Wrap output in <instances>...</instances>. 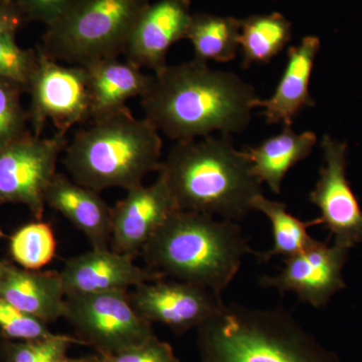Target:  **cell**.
<instances>
[{
  "label": "cell",
  "mask_w": 362,
  "mask_h": 362,
  "mask_svg": "<svg viewBox=\"0 0 362 362\" xmlns=\"http://www.w3.org/2000/svg\"><path fill=\"white\" fill-rule=\"evenodd\" d=\"M98 362H180L168 342L162 341L156 335L138 346L115 354H98Z\"/></svg>",
  "instance_id": "29"
},
{
  "label": "cell",
  "mask_w": 362,
  "mask_h": 362,
  "mask_svg": "<svg viewBox=\"0 0 362 362\" xmlns=\"http://www.w3.org/2000/svg\"><path fill=\"white\" fill-rule=\"evenodd\" d=\"M158 173L177 211L235 223L246 218L252 199L263 194L246 152L233 146L230 135L176 142Z\"/></svg>",
  "instance_id": "2"
},
{
  "label": "cell",
  "mask_w": 362,
  "mask_h": 362,
  "mask_svg": "<svg viewBox=\"0 0 362 362\" xmlns=\"http://www.w3.org/2000/svg\"><path fill=\"white\" fill-rule=\"evenodd\" d=\"M316 143L315 133H296L291 126L257 146L247 147L245 152L251 161L252 175L279 194L288 171L310 156Z\"/></svg>",
  "instance_id": "20"
},
{
  "label": "cell",
  "mask_w": 362,
  "mask_h": 362,
  "mask_svg": "<svg viewBox=\"0 0 362 362\" xmlns=\"http://www.w3.org/2000/svg\"><path fill=\"white\" fill-rule=\"evenodd\" d=\"M0 299L47 324L64 318L66 294L59 272L26 270L1 261Z\"/></svg>",
  "instance_id": "18"
},
{
  "label": "cell",
  "mask_w": 362,
  "mask_h": 362,
  "mask_svg": "<svg viewBox=\"0 0 362 362\" xmlns=\"http://www.w3.org/2000/svg\"><path fill=\"white\" fill-rule=\"evenodd\" d=\"M129 298L145 320L163 324L178 335L197 329L223 305L221 295L211 290L165 278L136 286Z\"/></svg>",
  "instance_id": "12"
},
{
  "label": "cell",
  "mask_w": 362,
  "mask_h": 362,
  "mask_svg": "<svg viewBox=\"0 0 362 362\" xmlns=\"http://www.w3.org/2000/svg\"><path fill=\"white\" fill-rule=\"evenodd\" d=\"M64 318L75 337L101 356L138 346L156 335L131 303L129 291L66 295Z\"/></svg>",
  "instance_id": "7"
},
{
  "label": "cell",
  "mask_w": 362,
  "mask_h": 362,
  "mask_svg": "<svg viewBox=\"0 0 362 362\" xmlns=\"http://www.w3.org/2000/svg\"><path fill=\"white\" fill-rule=\"evenodd\" d=\"M192 16L190 0H158L149 4L131 33L124 52L126 61L153 74L163 70L168 49L187 39Z\"/></svg>",
  "instance_id": "14"
},
{
  "label": "cell",
  "mask_w": 362,
  "mask_h": 362,
  "mask_svg": "<svg viewBox=\"0 0 362 362\" xmlns=\"http://www.w3.org/2000/svg\"><path fill=\"white\" fill-rule=\"evenodd\" d=\"M75 0H13L25 23L37 21L52 25L68 11Z\"/></svg>",
  "instance_id": "30"
},
{
  "label": "cell",
  "mask_w": 362,
  "mask_h": 362,
  "mask_svg": "<svg viewBox=\"0 0 362 362\" xmlns=\"http://www.w3.org/2000/svg\"><path fill=\"white\" fill-rule=\"evenodd\" d=\"M175 209L160 175L152 185L127 190L126 197L112 207L110 249L135 259Z\"/></svg>",
  "instance_id": "13"
},
{
  "label": "cell",
  "mask_w": 362,
  "mask_h": 362,
  "mask_svg": "<svg viewBox=\"0 0 362 362\" xmlns=\"http://www.w3.org/2000/svg\"><path fill=\"white\" fill-rule=\"evenodd\" d=\"M323 165L309 199L320 211L312 226L322 225L333 244L351 250L362 245V209L347 178L349 144L332 136L321 140Z\"/></svg>",
  "instance_id": "10"
},
{
  "label": "cell",
  "mask_w": 362,
  "mask_h": 362,
  "mask_svg": "<svg viewBox=\"0 0 362 362\" xmlns=\"http://www.w3.org/2000/svg\"><path fill=\"white\" fill-rule=\"evenodd\" d=\"M347 247L316 240L304 251L284 258L275 276H264L259 284L281 293L292 292L301 301L323 308L331 298L346 287L342 271L349 258Z\"/></svg>",
  "instance_id": "11"
},
{
  "label": "cell",
  "mask_w": 362,
  "mask_h": 362,
  "mask_svg": "<svg viewBox=\"0 0 362 362\" xmlns=\"http://www.w3.org/2000/svg\"><path fill=\"white\" fill-rule=\"evenodd\" d=\"M240 20L233 16L209 13L192 14L187 40L194 47V59L209 61H233L240 49Z\"/></svg>",
  "instance_id": "22"
},
{
  "label": "cell",
  "mask_w": 362,
  "mask_h": 362,
  "mask_svg": "<svg viewBox=\"0 0 362 362\" xmlns=\"http://www.w3.org/2000/svg\"><path fill=\"white\" fill-rule=\"evenodd\" d=\"M99 356L95 352L94 354H90V356H85L81 357H69L66 356L62 362H98Z\"/></svg>",
  "instance_id": "32"
},
{
  "label": "cell",
  "mask_w": 362,
  "mask_h": 362,
  "mask_svg": "<svg viewBox=\"0 0 362 362\" xmlns=\"http://www.w3.org/2000/svg\"><path fill=\"white\" fill-rule=\"evenodd\" d=\"M320 39L308 35L288 49L287 63L275 92L266 100L259 99L256 108L262 109L267 123H282L291 127L295 117L305 108L315 106L310 94V78L320 51Z\"/></svg>",
  "instance_id": "16"
},
{
  "label": "cell",
  "mask_w": 362,
  "mask_h": 362,
  "mask_svg": "<svg viewBox=\"0 0 362 362\" xmlns=\"http://www.w3.org/2000/svg\"><path fill=\"white\" fill-rule=\"evenodd\" d=\"M23 86L0 78V150L30 134L28 113L21 104Z\"/></svg>",
  "instance_id": "25"
},
{
  "label": "cell",
  "mask_w": 362,
  "mask_h": 362,
  "mask_svg": "<svg viewBox=\"0 0 362 362\" xmlns=\"http://www.w3.org/2000/svg\"><path fill=\"white\" fill-rule=\"evenodd\" d=\"M197 330L201 362H341L281 307L223 303Z\"/></svg>",
  "instance_id": "4"
},
{
  "label": "cell",
  "mask_w": 362,
  "mask_h": 362,
  "mask_svg": "<svg viewBox=\"0 0 362 362\" xmlns=\"http://www.w3.org/2000/svg\"><path fill=\"white\" fill-rule=\"evenodd\" d=\"M68 142L66 133L44 138L30 132L0 150V206L23 204L42 220L45 192Z\"/></svg>",
  "instance_id": "9"
},
{
  "label": "cell",
  "mask_w": 362,
  "mask_h": 362,
  "mask_svg": "<svg viewBox=\"0 0 362 362\" xmlns=\"http://www.w3.org/2000/svg\"><path fill=\"white\" fill-rule=\"evenodd\" d=\"M0 333L9 341H33L54 337L49 324L0 299Z\"/></svg>",
  "instance_id": "28"
},
{
  "label": "cell",
  "mask_w": 362,
  "mask_h": 362,
  "mask_svg": "<svg viewBox=\"0 0 362 362\" xmlns=\"http://www.w3.org/2000/svg\"><path fill=\"white\" fill-rule=\"evenodd\" d=\"M37 49L39 61L26 87L33 134L40 137L47 121L57 132L68 133L73 126L92 120L85 66L61 65Z\"/></svg>",
  "instance_id": "8"
},
{
  "label": "cell",
  "mask_w": 362,
  "mask_h": 362,
  "mask_svg": "<svg viewBox=\"0 0 362 362\" xmlns=\"http://www.w3.org/2000/svg\"><path fill=\"white\" fill-rule=\"evenodd\" d=\"M291 37V23L283 14H258L240 20L243 66L268 64L285 49Z\"/></svg>",
  "instance_id": "21"
},
{
  "label": "cell",
  "mask_w": 362,
  "mask_h": 362,
  "mask_svg": "<svg viewBox=\"0 0 362 362\" xmlns=\"http://www.w3.org/2000/svg\"><path fill=\"white\" fill-rule=\"evenodd\" d=\"M252 247L239 223L209 214L173 211L142 250L148 268L216 294L232 283Z\"/></svg>",
  "instance_id": "3"
},
{
  "label": "cell",
  "mask_w": 362,
  "mask_h": 362,
  "mask_svg": "<svg viewBox=\"0 0 362 362\" xmlns=\"http://www.w3.org/2000/svg\"><path fill=\"white\" fill-rule=\"evenodd\" d=\"M59 274L66 295L129 291L143 283L165 278L151 269L140 268L134 259L111 249H92L71 257Z\"/></svg>",
  "instance_id": "15"
},
{
  "label": "cell",
  "mask_w": 362,
  "mask_h": 362,
  "mask_svg": "<svg viewBox=\"0 0 362 362\" xmlns=\"http://www.w3.org/2000/svg\"><path fill=\"white\" fill-rule=\"evenodd\" d=\"M149 0H75L45 28L37 49L59 63L86 66L124 54Z\"/></svg>",
  "instance_id": "6"
},
{
  "label": "cell",
  "mask_w": 362,
  "mask_h": 362,
  "mask_svg": "<svg viewBox=\"0 0 362 362\" xmlns=\"http://www.w3.org/2000/svg\"><path fill=\"white\" fill-rule=\"evenodd\" d=\"M8 249L16 265L26 270L40 271L56 257V235L49 223L35 220L11 235Z\"/></svg>",
  "instance_id": "24"
},
{
  "label": "cell",
  "mask_w": 362,
  "mask_h": 362,
  "mask_svg": "<svg viewBox=\"0 0 362 362\" xmlns=\"http://www.w3.org/2000/svg\"><path fill=\"white\" fill-rule=\"evenodd\" d=\"M141 97L145 118L176 142L246 129L259 99L254 88L228 71L192 59L166 66Z\"/></svg>",
  "instance_id": "1"
},
{
  "label": "cell",
  "mask_w": 362,
  "mask_h": 362,
  "mask_svg": "<svg viewBox=\"0 0 362 362\" xmlns=\"http://www.w3.org/2000/svg\"><path fill=\"white\" fill-rule=\"evenodd\" d=\"M64 154V165L78 185L97 192L129 190L160 169L162 138L153 124L135 118L126 107L78 130Z\"/></svg>",
  "instance_id": "5"
},
{
  "label": "cell",
  "mask_w": 362,
  "mask_h": 362,
  "mask_svg": "<svg viewBox=\"0 0 362 362\" xmlns=\"http://www.w3.org/2000/svg\"><path fill=\"white\" fill-rule=\"evenodd\" d=\"M37 61V49H21L16 42V33L0 35V78L13 81L26 90Z\"/></svg>",
  "instance_id": "27"
},
{
  "label": "cell",
  "mask_w": 362,
  "mask_h": 362,
  "mask_svg": "<svg viewBox=\"0 0 362 362\" xmlns=\"http://www.w3.org/2000/svg\"><path fill=\"white\" fill-rule=\"evenodd\" d=\"M252 207L265 214L273 230V247L266 252H252L259 261L267 262L276 256L288 258L308 249L316 242L307 230L312 226L311 221L305 223L292 216L283 202L271 201L262 194L252 199Z\"/></svg>",
  "instance_id": "23"
},
{
  "label": "cell",
  "mask_w": 362,
  "mask_h": 362,
  "mask_svg": "<svg viewBox=\"0 0 362 362\" xmlns=\"http://www.w3.org/2000/svg\"><path fill=\"white\" fill-rule=\"evenodd\" d=\"M9 340L0 333V362H7V345Z\"/></svg>",
  "instance_id": "33"
},
{
  "label": "cell",
  "mask_w": 362,
  "mask_h": 362,
  "mask_svg": "<svg viewBox=\"0 0 362 362\" xmlns=\"http://www.w3.org/2000/svg\"><path fill=\"white\" fill-rule=\"evenodd\" d=\"M88 74L92 121L125 109L131 98L142 97L154 75H147L129 62L105 59L84 66Z\"/></svg>",
  "instance_id": "19"
},
{
  "label": "cell",
  "mask_w": 362,
  "mask_h": 362,
  "mask_svg": "<svg viewBox=\"0 0 362 362\" xmlns=\"http://www.w3.org/2000/svg\"><path fill=\"white\" fill-rule=\"evenodd\" d=\"M71 345L85 346V343L65 334L33 341H8L7 362H62Z\"/></svg>",
  "instance_id": "26"
},
{
  "label": "cell",
  "mask_w": 362,
  "mask_h": 362,
  "mask_svg": "<svg viewBox=\"0 0 362 362\" xmlns=\"http://www.w3.org/2000/svg\"><path fill=\"white\" fill-rule=\"evenodd\" d=\"M23 23L25 21L14 6L13 0H0V35L18 33Z\"/></svg>",
  "instance_id": "31"
},
{
  "label": "cell",
  "mask_w": 362,
  "mask_h": 362,
  "mask_svg": "<svg viewBox=\"0 0 362 362\" xmlns=\"http://www.w3.org/2000/svg\"><path fill=\"white\" fill-rule=\"evenodd\" d=\"M4 238H6V235L4 233V230H1V228H0V240L4 239ZM0 262H1V259H0Z\"/></svg>",
  "instance_id": "34"
},
{
  "label": "cell",
  "mask_w": 362,
  "mask_h": 362,
  "mask_svg": "<svg viewBox=\"0 0 362 362\" xmlns=\"http://www.w3.org/2000/svg\"><path fill=\"white\" fill-rule=\"evenodd\" d=\"M100 192L57 173L47 192L45 206L65 216L90 243L92 249H110L112 207Z\"/></svg>",
  "instance_id": "17"
}]
</instances>
